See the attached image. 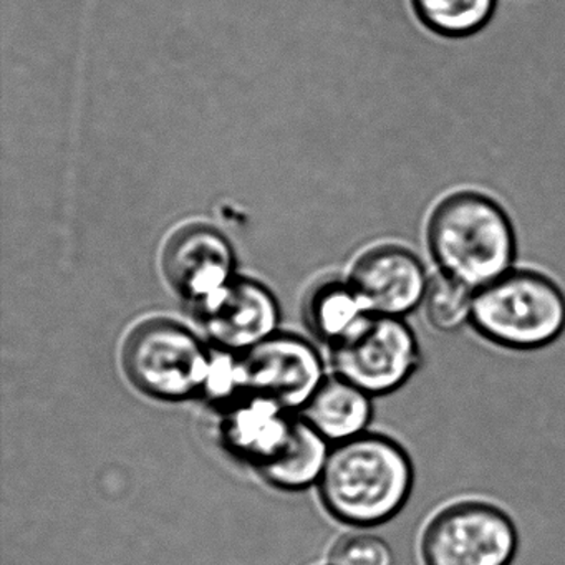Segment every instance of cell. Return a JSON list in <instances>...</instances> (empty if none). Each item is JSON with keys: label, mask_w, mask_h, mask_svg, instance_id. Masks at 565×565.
<instances>
[{"label": "cell", "mask_w": 565, "mask_h": 565, "mask_svg": "<svg viewBox=\"0 0 565 565\" xmlns=\"http://www.w3.org/2000/svg\"><path fill=\"white\" fill-rule=\"evenodd\" d=\"M330 562L332 565H393V552L379 535L353 532L337 541Z\"/></svg>", "instance_id": "cell-17"}, {"label": "cell", "mask_w": 565, "mask_h": 565, "mask_svg": "<svg viewBox=\"0 0 565 565\" xmlns=\"http://www.w3.org/2000/svg\"><path fill=\"white\" fill-rule=\"evenodd\" d=\"M329 455L327 439L306 419L296 416L282 448L257 471L276 488L296 491L320 481Z\"/></svg>", "instance_id": "cell-13"}, {"label": "cell", "mask_w": 565, "mask_h": 565, "mask_svg": "<svg viewBox=\"0 0 565 565\" xmlns=\"http://www.w3.org/2000/svg\"><path fill=\"white\" fill-rule=\"evenodd\" d=\"M239 366L244 396H264L290 412L303 408L326 380L316 349L287 333H274L239 352Z\"/></svg>", "instance_id": "cell-7"}, {"label": "cell", "mask_w": 565, "mask_h": 565, "mask_svg": "<svg viewBox=\"0 0 565 565\" xmlns=\"http://www.w3.org/2000/svg\"><path fill=\"white\" fill-rule=\"evenodd\" d=\"M471 326L482 339L502 349H544L565 332L564 290L537 270H509L476 290Z\"/></svg>", "instance_id": "cell-3"}, {"label": "cell", "mask_w": 565, "mask_h": 565, "mask_svg": "<svg viewBox=\"0 0 565 565\" xmlns=\"http://www.w3.org/2000/svg\"><path fill=\"white\" fill-rule=\"evenodd\" d=\"M372 395L342 376L326 379L303 406V419L327 441H349L363 435L373 418Z\"/></svg>", "instance_id": "cell-12"}, {"label": "cell", "mask_w": 565, "mask_h": 565, "mask_svg": "<svg viewBox=\"0 0 565 565\" xmlns=\"http://www.w3.org/2000/svg\"><path fill=\"white\" fill-rule=\"evenodd\" d=\"M211 352L180 323L150 320L138 326L124 347L128 379L158 399H184L203 392Z\"/></svg>", "instance_id": "cell-4"}, {"label": "cell", "mask_w": 565, "mask_h": 565, "mask_svg": "<svg viewBox=\"0 0 565 565\" xmlns=\"http://www.w3.org/2000/svg\"><path fill=\"white\" fill-rule=\"evenodd\" d=\"M349 282L369 312L403 319L422 307L429 277L423 260L408 247L383 244L355 260Z\"/></svg>", "instance_id": "cell-8"}, {"label": "cell", "mask_w": 565, "mask_h": 565, "mask_svg": "<svg viewBox=\"0 0 565 565\" xmlns=\"http://www.w3.org/2000/svg\"><path fill=\"white\" fill-rule=\"evenodd\" d=\"M196 310L210 339L230 352H246L277 333L279 306L256 280L234 277Z\"/></svg>", "instance_id": "cell-9"}, {"label": "cell", "mask_w": 565, "mask_h": 565, "mask_svg": "<svg viewBox=\"0 0 565 565\" xmlns=\"http://www.w3.org/2000/svg\"><path fill=\"white\" fill-rule=\"evenodd\" d=\"M518 545L511 515L478 499L439 509L422 535L426 565H509Z\"/></svg>", "instance_id": "cell-5"}, {"label": "cell", "mask_w": 565, "mask_h": 565, "mask_svg": "<svg viewBox=\"0 0 565 565\" xmlns=\"http://www.w3.org/2000/svg\"><path fill=\"white\" fill-rule=\"evenodd\" d=\"M319 484L330 514L345 524L373 527L405 508L412 498L415 468L398 441L363 433L330 451Z\"/></svg>", "instance_id": "cell-1"}, {"label": "cell", "mask_w": 565, "mask_h": 565, "mask_svg": "<svg viewBox=\"0 0 565 565\" xmlns=\"http://www.w3.org/2000/svg\"><path fill=\"white\" fill-rule=\"evenodd\" d=\"M495 4L498 0H412L418 21L448 39L478 34L494 15Z\"/></svg>", "instance_id": "cell-15"}, {"label": "cell", "mask_w": 565, "mask_h": 565, "mask_svg": "<svg viewBox=\"0 0 565 565\" xmlns=\"http://www.w3.org/2000/svg\"><path fill=\"white\" fill-rule=\"evenodd\" d=\"M472 302L475 290L439 273L429 279L422 307L436 332L455 333L471 326Z\"/></svg>", "instance_id": "cell-16"}, {"label": "cell", "mask_w": 565, "mask_h": 565, "mask_svg": "<svg viewBox=\"0 0 565 565\" xmlns=\"http://www.w3.org/2000/svg\"><path fill=\"white\" fill-rule=\"evenodd\" d=\"M163 270L180 296L200 306L234 279V250L220 231L193 224L168 241Z\"/></svg>", "instance_id": "cell-10"}, {"label": "cell", "mask_w": 565, "mask_h": 565, "mask_svg": "<svg viewBox=\"0 0 565 565\" xmlns=\"http://www.w3.org/2000/svg\"><path fill=\"white\" fill-rule=\"evenodd\" d=\"M296 416L274 399L246 395L227 406L221 433L230 452L260 468L289 438Z\"/></svg>", "instance_id": "cell-11"}, {"label": "cell", "mask_w": 565, "mask_h": 565, "mask_svg": "<svg viewBox=\"0 0 565 565\" xmlns=\"http://www.w3.org/2000/svg\"><path fill=\"white\" fill-rule=\"evenodd\" d=\"M337 375L372 396L402 388L422 366L415 330L399 317L369 313L332 345Z\"/></svg>", "instance_id": "cell-6"}, {"label": "cell", "mask_w": 565, "mask_h": 565, "mask_svg": "<svg viewBox=\"0 0 565 565\" xmlns=\"http://www.w3.org/2000/svg\"><path fill=\"white\" fill-rule=\"evenodd\" d=\"M439 273L479 290L514 269L518 239L504 207L488 194L458 191L443 198L426 226Z\"/></svg>", "instance_id": "cell-2"}, {"label": "cell", "mask_w": 565, "mask_h": 565, "mask_svg": "<svg viewBox=\"0 0 565 565\" xmlns=\"http://www.w3.org/2000/svg\"><path fill=\"white\" fill-rule=\"evenodd\" d=\"M306 310L313 332L330 345L342 340L372 313L349 280H327L317 286L307 300Z\"/></svg>", "instance_id": "cell-14"}]
</instances>
